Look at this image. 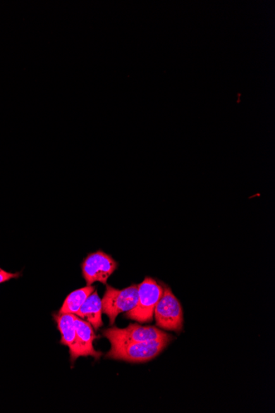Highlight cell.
<instances>
[{
    "mask_svg": "<svg viewBox=\"0 0 275 413\" xmlns=\"http://www.w3.org/2000/svg\"><path fill=\"white\" fill-rule=\"evenodd\" d=\"M108 340L114 339L128 342H149L154 340L173 338L171 335L154 327H145L139 324H130L126 328L111 327L103 332Z\"/></svg>",
    "mask_w": 275,
    "mask_h": 413,
    "instance_id": "cell-6",
    "label": "cell"
},
{
    "mask_svg": "<svg viewBox=\"0 0 275 413\" xmlns=\"http://www.w3.org/2000/svg\"><path fill=\"white\" fill-rule=\"evenodd\" d=\"M154 317L157 326L161 328L178 333L183 330V308L169 286L164 285L163 295L154 309Z\"/></svg>",
    "mask_w": 275,
    "mask_h": 413,
    "instance_id": "cell-4",
    "label": "cell"
},
{
    "mask_svg": "<svg viewBox=\"0 0 275 413\" xmlns=\"http://www.w3.org/2000/svg\"><path fill=\"white\" fill-rule=\"evenodd\" d=\"M102 299L98 295L96 290L88 296L85 304L78 312L75 314L78 318L87 321L95 330L99 329L103 326L102 319Z\"/></svg>",
    "mask_w": 275,
    "mask_h": 413,
    "instance_id": "cell-8",
    "label": "cell"
},
{
    "mask_svg": "<svg viewBox=\"0 0 275 413\" xmlns=\"http://www.w3.org/2000/svg\"><path fill=\"white\" fill-rule=\"evenodd\" d=\"M53 317L57 323L59 331L61 333V343L68 347L71 353L75 347L76 339L75 314L58 312L53 314Z\"/></svg>",
    "mask_w": 275,
    "mask_h": 413,
    "instance_id": "cell-9",
    "label": "cell"
},
{
    "mask_svg": "<svg viewBox=\"0 0 275 413\" xmlns=\"http://www.w3.org/2000/svg\"><path fill=\"white\" fill-rule=\"evenodd\" d=\"M118 264L110 255L102 251L92 252L82 264V273L87 285L95 283L106 285L107 280L117 269Z\"/></svg>",
    "mask_w": 275,
    "mask_h": 413,
    "instance_id": "cell-5",
    "label": "cell"
},
{
    "mask_svg": "<svg viewBox=\"0 0 275 413\" xmlns=\"http://www.w3.org/2000/svg\"><path fill=\"white\" fill-rule=\"evenodd\" d=\"M21 276V272H16V273H13V272L4 271L0 267V284L8 283V281L13 279L20 278Z\"/></svg>",
    "mask_w": 275,
    "mask_h": 413,
    "instance_id": "cell-11",
    "label": "cell"
},
{
    "mask_svg": "<svg viewBox=\"0 0 275 413\" xmlns=\"http://www.w3.org/2000/svg\"><path fill=\"white\" fill-rule=\"evenodd\" d=\"M94 290V286L87 285L85 288L73 291L67 296L59 313L76 314L82 305L85 304L88 296Z\"/></svg>",
    "mask_w": 275,
    "mask_h": 413,
    "instance_id": "cell-10",
    "label": "cell"
},
{
    "mask_svg": "<svg viewBox=\"0 0 275 413\" xmlns=\"http://www.w3.org/2000/svg\"><path fill=\"white\" fill-rule=\"evenodd\" d=\"M75 325L76 339L75 347L71 354V362H75L80 357H92L96 359H100L102 353L97 352L93 347V342L97 336L94 330L87 321L78 318L75 314Z\"/></svg>",
    "mask_w": 275,
    "mask_h": 413,
    "instance_id": "cell-7",
    "label": "cell"
},
{
    "mask_svg": "<svg viewBox=\"0 0 275 413\" xmlns=\"http://www.w3.org/2000/svg\"><path fill=\"white\" fill-rule=\"evenodd\" d=\"M164 293V286L154 278H146L138 285L139 300L135 307L126 314L128 319L139 323H150L154 320V309Z\"/></svg>",
    "mask_w": 275,
    "mask_h": 413,
    "instance_id": "cell-2",
    "label": "cell"
},
{
    "mask_svg": "<svg viewBox=\"0 0 275 413\" xmlns=\"http://www.w3.org/2000/svg\"><path fill=\"white\" fill-rule=\"evenodd\" d=\"M139 300L138 285L118 290L106 284V292L102 299V314L108 316L110 326L115 323L117 316L134 309Z\"/></svg>",
    "mask_w": 275,
    "mask_h": 413,
    "instance_id": "cell-3",
    "label": "cell"
},
{
    "mask_svg": "<svg viewBox=\"0 0 275 413\" xmlns=\"http://www.w3.org/2000/svg\"><path fill=\"white\" fill-rule=\"evenodd\" d=\"M173 338L154 340L149 342H128L109 340L111 347L106 355L108 359H119L130 363H143L151 361L168 347Z\"/></svg>",
    "mask_w": 275,
    "mask_h": 413,
    "instance_id": "cell-1",
    "label": "cell"
}]
</instances>
